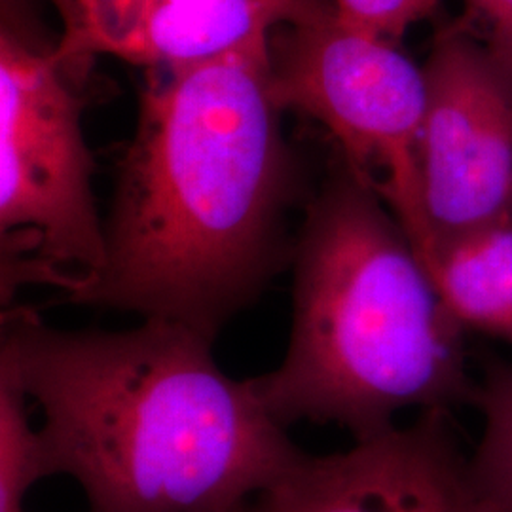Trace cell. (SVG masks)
<instances>
[{"mask_svg": "<svg viewBox=\"0 0 512 512\" xmlns=\"http://www.w3.org/2000/svg\"><path fill=\"white\" fill-rule=\"evenodd\" d=\"M270 38L147 71L105 222V264L67 302L177 321L215 340L264 289L291 190Z\"/></svg>", "mask_w": 512, "mask_h": 512, "instance_id": "6da1fadb", "label": "cell"}, {"mask_svg": "<svg viewBox=\"0 0 512 512\" xmlns=\"http://www.w3.org/2000/svg\"><path fill=\"white\" fill-rule=\"evenodd\" d=\"M213 342L158 317L52 329L21 308L4 315L0 365L44 414L48 476L74 478L90 512H239L302 450Z\"/></svg>", "mask_w": 512, "mask_h": 512, "instance_id": "7a4b0ae2", "label": "cell"}, {"mask_svg": "<svg viewBox=\"0 0 512 512\" xmlns=\"http://www.w3.org/2000/svg\"><path fill=\"white\" fill-rule=\"evenodd\" d=\"M293 306L283 363L249 378L285 429L336 423L366 439L404 410L473 401L465 330L401 222L344 162L308 205Z\"/></svg>", "mask_w": 512, "mask_h": 512, "instance_id": "3957f363", "label": "cell"}, {"mask_svg": "<svg viewBox=\"0 0 512 512\" xmlns=\"http://www.w3.org/2000/svg\"><path fill=\"white\" fill-rule=\"evenodd\" d=\"M84 71L59 59L4 4L0 31L2 296L25 283L73 293L107 258L84 139Z\"/></svg>", "mask_w": 512, "mask_h": 512, "instance_id": "277c9868", "label": "cell"}, {"mask_svg": "<svg viewBox=\"0 0 512 512\" xmlns=\"http://www.w3.org/2000/svg\"><path fill=\"white\" fill-rule=\"evenodd\" d=\"M270 65L277 107L329 131L342 162L384 200L427 268L433 238L421 198L423 67L399 44L342 21L334 4L275 29Z\"/></svg>", "mask_w": 512, "mask_h": 512, "instance_id": "5b68a950", "label": "cell"}, {"mask_svg": "<svg viewBox=\"0 0 512 512\" xmlns=\"http://www.w3.org/2000/svg\"><path fill=\"white\" fill-rule=\"evenodd\" d=\"M421 67V198L431 262L444 243L512 222V78L463 21L440 27Z\"/></svg>", "mask_w": 512, "mask_h": 512, "instance_id": "8992f818", "label": "cell"}, {"mask_svg": "<svg viewBox=\"0 0 512 512\" xmlns=\"http://www.w3.org/2000/svg\"><path fill=\"white\" fill-rule=\"evenodd\" d=\"M247 512H495L448 410L359 439L346 452L300 454Z\"/></svg>", "mask_w": 512, "mask_h": 512, "instance_id": "52a82bcc", "label": "cell"}, {"mask_svg": "<svg viewBox=\"0 0 512 512\" xmlns=\"http://www.w3.org/2000/svg\"><path fill=\"white\" fill-rule=\"evenodd\" d=\"M63 33L59 59L88 69L110 55L173 69L234 50L283 25L321 14L332 0H50Z\"/></svg>", "mask_w": 512, "mask_h": 512, "instance_id": "ba28073f", "label": "cell"}, {"mask_svg": "<svg viewBox=\"0 0 512 512\" xmlns=\"http://www.w3.org/2000/svg\"><path fill=\"white\" fill-rule=\"evenodd\" d=\"M427 272L465 332L512 346V222L440 245Z\"/></svg>", "mask_w": 512, "mask_h": 512, "instance_id": "9c48e42d", "label": "cell"}, {"mask_svg": "<svg viewBox=\"0 0 512 512\" xmlns=\"http://www.w3.org/2000/svg\"><path fill=\"white\" fill-rule=\"evenodd\" d=\"M471 404L484 420L471 456L476 482L495 512H512V365L486 366Z\"/></svg>", "mask_w": 512, "mask_h": 512, "instance_id": "30bf717a", "label": "cell"}, {"mask_svg": "<svg viewBox=\"0 0 512 512\" xmlns=\"http://www.w3.org/2000/svg\"><path fill=\"white\" fill-rule=\"evenodd\" d=\"M29 397L0 365V512H25V497L48 476L40 429L27 410Z\"/></svg>", "mask_w": 512, "mask_h": 512, "instance_id": "8fae6325", "label": "cell"}, {"mask_svg": "<svg viewBox=\"0 0 512 512\" xmlns=\"http://www.w3.org/2000/svg\"><path fill=\"white\" fill-rule=\"evenodd\" d=\"M332 4L338 18L351 27L395 44L439 10V0H332Z\"/></svg>", "mask_w": 512, "mask_h": 512, "instance_id": "7c38bea8", "label": "cell"}, {"mask_svg": "<svg viewBox=\"0 0 512 512\" xmlns=\"http://www.w3.org/2000/svg\"><path fill=\"white\" fill-rule=\"evenodd\" d=\"M465 6L461 21L512 78V0H465Z\"/></svg>", "mask_w": 512, "mask_h": 512, "instance_id": "4fadbf2b", "label": "cell"}, {"mask_svg": "<svg viewBox=\"0 0 512 512\" xmlns=\"http://www.w3.org/2000/svg\"><path fill=\"white\" fill-rule=\"evenodd\" d=\"M239 512H247V507H245V509H243V511H239Z\"/></svg>", "mask_w": 512, "mask_h": 512, "instance_id": "5bb4252c", "label": "cell"}]
</instances>
